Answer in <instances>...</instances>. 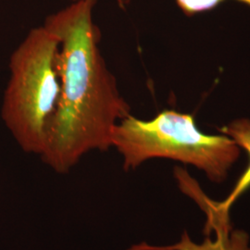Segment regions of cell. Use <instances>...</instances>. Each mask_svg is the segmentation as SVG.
<instances>
[{"mask_svg": "<svg viewBox=\"0 0 250 250\" xmlns=\"http://www.w3.org/2000/svg\"><path fill=\"white\" fill-rule=\"evenodd\" d=\"M97 1H73L44 24L60 39L61 94L41 158L60 173L88 152L111 147L115 125L131 114L99 48L101 34L93 21Z\"/></svg>", "mask_w": 250, "mask_h": 250, "instance_id": "1", "label": "cell"}, {"mask_svg": "<svg viewBox=\"0 0 250 250\" xmlns=\"http://www.w3.org/2000/svg\"><path fill=\"white\" fill-rule=\"evenodd\" d=\"M111 146L122 155L125 170L151 159H170L197 167L217 184L227 178L241 152L229 136L203 134L192 114L172 109L148 121L129 114L115 125Z\"/></svg>", "mask_w": 250, "mask_h": 250, "instance_id": "2", "label": "cell"}, {"mask_svg": "<svg viewBox=\"0 0 250 250\" xmlns=\"http://www.w3.org/2000/svg\"><path fill=\"white\" fill-rule=\"evenodd\" d=\"M59 37L45 25L32 29L10 56L2 119L21 147L40 155L58 106Z\"/></svg>", "mask_w": 250, "mask_h": 250, "instance_id": "3", "label": "cell"}, {"mask_svg": "<svg viewBox=\"0 0 250 250\" xmlns=\"http://www.w3.org/2000/svg\"><path fill=\"white\" fill-rule=\"evenodd\" d=\"M220 132L224 135L229 136L237 144L239 147L245 149L249 154L250 162L246 170L238 179L234 188L230 195L222 202H214L208 198H204L203 203L206 204V211L208 212L207 230L213 228H223L231 230L229 221V210L232 204L250 188V120L248 118H241L233 121L229 125H225L220 129Z\"/></svg>", "mask_w": 250, "mask_h": 250, "instance_id": "4", "label": "cell"}, {"mask_svg": "<svg viewBox=\"0 0 250 250\" xmlns=\"http://www.w3.org/2000/svg\"><path fill=\"white\" fill-rule=\"evenodd\" d=\"M216 240H210L207 236L201 244H196L192 241L188 233L182 235L181 241L169 247H152L146 244L134 246L129 250H250V235L242 230H235L230 232V230L222 228H214Z\"/></svg>", "mask_w": 250, "mask_h": 250, "instance_id": "5", "label": "cell"}, {"mask_svg": "<svg viewBox=\"0 0 250 250\" xmlns=\"http://www.w3.org/2000/svg\"><path fill=\"white\" fill-rule=\"evenodd\" d=\"M132 0H117V3L121 9H125ZM227 0H175L179 9L188 17H193L197 14L208 12L216 9L219 5ZM242 4H245L250 8V0H235Z\"/></svg>", "mask_w": 250, "mask_h": 250, "instance_id": "6", "label": "cell"}, {"mask_svg": "<svg viewBox=\"0 0 250 250\" xmlns=\"http://www.w3.org/2000/svg\"><path fill=\"white\" fill-rule=\"evenodd\" d=\"M72 1H77V0H72Z\"/></svg>", "mask_w": 250, "mask_h": 250, "instance_id": "7", "label": "cell"}]
</instances>
